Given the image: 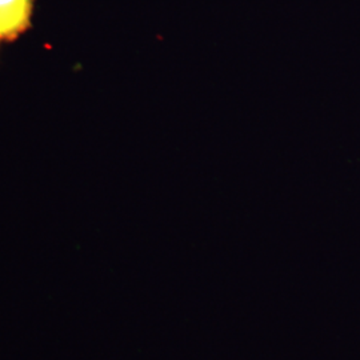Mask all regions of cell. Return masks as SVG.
<instances>
[{
  "label": "cell",
  "mask_w": 360,
  "mask_h": 360,
  "mask_svg": "<svg viewBox=\"0 0 360 360\" xmlns=\"http://www.w3.org/2000/svg\"><path fill=\"white\" fill-rule=\"evenodd\" d=\"M32 0H0V39L19 37L30 26Z\"/></svg>",
  "instance_id": "obj_1"
}]
</instances>
